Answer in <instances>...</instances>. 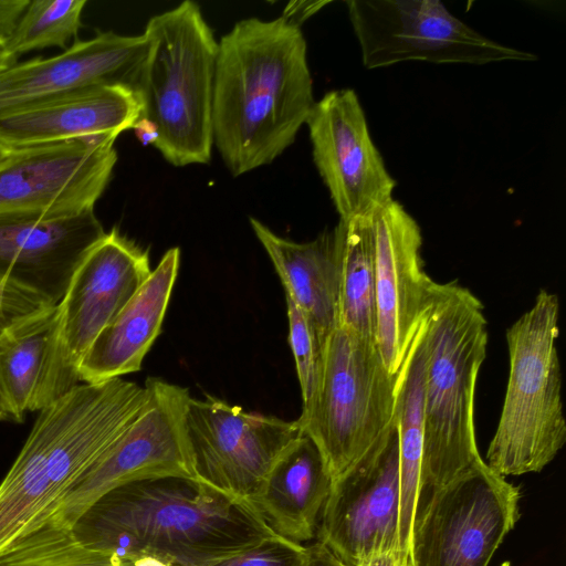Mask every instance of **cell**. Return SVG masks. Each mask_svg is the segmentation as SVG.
Here are the masks:
<instances>
[{
	"label": "cell",
	"instance_id": "cell-9",
	"mask_svg": "<svg viewBox=\"0 0 566 566\" xmlns=\"http://www.w3.org/2000/svg\"><path fill=\"white\" fill-rule=\"evenodd\" d=\"M150 273L148 252L115 228L87 252L56 304L41 409L80 384L84 356Z\"/></svg>",
	"mask_w": 566,
	"mask_h": 566
},
{
	"label": "cell",
	"instance_id": "cell-3",
	"mask_svg": "<svg viewBox=\"0 0 566 566\" xmlns=\"http://www.w3.org/2000/svg\"><path fill=\"white\" fill-rule=\"evenodd\" d=\"M146 386L78 384L41 410L0 482V549L43 518L140 415Z\"/></svg>",
	"mask_w": 566,
	"mask_h": 566
},
{
	"label": "cell",
	"instance_id": "cell-30",
	"mask_svg": "<svg viewBox=\"0 0 566 566\" xmlns=\"http://www.w3.org/2000/svg\"><path fill=\"white\" fill-rule=\"evenodd\" d=\"M50 305L35 295L0 281V308L13 315L29 314L42 306Z\"/></svg>",
	"mask_w": 566,
	"mask_h": 566
},
{
	"label": "cell",
	"instance_id": "cell-2",
	"mask_svg": "<svg viewBox=\"0 0 566 566\" xmlns=\"http://www.w3.org/2000/svg\"><path fill=\"white\" fill-rule=\"evenodd\" d=\"M85 546L213 566L279 536L249 502L181 478L144 480L98 499L72 528Z\"/></svg>",
	"mask_w": 566,
	"mask_h": 566
},
{
	"label": "cell",
	"instance_id": "cell-10",
	"mask_svg": "<svg viewBox=\"0 0 566 566\" xmlns=\"http://www.w3.org/2000/svg\"><path fill=\"white\" fill-rule=\"evenodd\" d=\"M520 489L485 461L418 502L411 566H489L520 518Z\"/></svg>",
	"mask_w": 566,
	"mask_h": 566
},
{
	"label": "cell",
	"instance_id": "cell-13",
	"mask_svg": "<svg viewBox=\"0 0 566 566\" xmlns=\"http://www.w3.org/2000/svg\"><path fill=\"white\" fill-rule=\"evenodd\" d=\"M186 432L197 481L245 502L301 433L296 420L248 412L210 395L190 397Z\"/></svg>",
	"mask_w": 566,
	"mask_h": 566
},
{
	"label": "cell",
	"instance_id": "cell-29",
	"mask_svg": "<svg viewBox=\"0 0 566 566\" xmlns=\"http://www.w3.org/2000/svg\"><path fill=\"white\" fill-rule=\"evenodd\" d=\"M213 566H312L310 546L275 536Z\"/></svg>",
	"mask_w": 566,
	"mask_h": 566
},
{
	"label": "cell",
	"instance_id": "cell-21",
	"mask_svg": "<svg viewBox=\"0 0 566 566\" xmlns=\"http://www.w3.org/2000/svg\"><path fill=\"white\" fill-rule=\"evenodd\" d=\"M331 485L317 447L301 432L248 502L276 535L303 544L316 536Z\"/></svg>",
	"mask_w": 566,
	"mask_h": 566
},
{
	"label": "cell",
	"instance_id": "cell-7",
	"mask_svg": "<svg viewBox=\"0 0 566 566\" xmlns=\"http://www.w3.org/2000/svg\"><path fill=\"white\" fill-rule=\"evenodd\" d=\"M398 376L386 368L376 339L342 326L328 336L317 392L296 422L317 447L332 482L396 424Z\"/></svg>",
	"mask_w": 566,
	"mask_h": 566
},
{
	"label": "cell",
	"instance_id": "cell-16",
	"mask_svg": "<svg viewBox=\"0 0 566 566\" xmlns=\"http://www.w3.org/2000/svg\"><path fill=\"white\" fill-rule=\"evenodd\" d=\"M313 159L339 219L369 218L392 200L395 180L369 135L356 93H326L305 123Z\"/></svg>",
	"mask_w": 566,
	"mask_h": 566
},
{
	"label": "cell",
	"instance_id": "cell-32",
	"mask_svg": "<svg viewBox=\"0 0 566 566\" xmlns=\"http://www.w3.org/2000/svg\"><path fill=\"white\" fill-rule=\"evenodd\" d=\"M328 1H301L291 2L284 10L283 18L300 25L305 19L317 12Z\"/></svg>",
	"mask_w": 566,
	"mask_h": 566
},
{
	"label": "cell",
	"instance_id": "cell-17",
	"mask_svg": "<svg viewBox=\"0 0 566 566\" xmlns=\"http://www.w3.org/2000/svg\"><path fill=\"white\" fill-rule=\"evenodd\" d=\"M147 50L144 33L108 31L75 41L57 55L17 62L0 72V114L95 85L135 91Z\"/></svg>",
	"mask_w": 566,
	"mask_h": 566
},
{
	"label": "cell",
	"instance_id": "cell-5",
	"mask_svg": "<svg viewBox=\"0 0 566 566\" xmlns=\"http://www.w3.org/2000/svg\"><path fill=\"white\" fill-rule=\"evenodd\" d=\"M483 311L457 281L439 283L427 326L418 502L484 462L474 427L475 387L488 346Z\"/></svg>",
	"mask_w": 566,
	"mask_h": 566
},
{
	"label": "cell",
	"instance_id": "cell-33",
	"mask_svg": "<svg viewBox=\"0 0 566 566\" xmlns=\"http://www.w3.org/2000/svg\"><path fill=\"white\" fill-rule=\"evenodd\" d=\"M310 548L312 553V566H348L317 542L311 545Z\"/></svg>",
	"mask_w": 566,
	"mask_h": 566
},
{
	"label": "cell",
	"instance_id": "cell-28",
	"mask_svg": "<svg viewBox=\"0 0 566 566\" xmlns=\"http://www.w3.org/2000/svg\"><path fill=\"white\" fill-rule=\"evenodd\" d=\"M289 343L302 394V411L306 410L317 392L324 363V347L316 331L300 311L286 298Z\"/></svg>",
	"mask_w": 566,
	"mask_h": 566
},
{
	"label": "cell",
	"instance_id": "cell-8",
	"mask_svg": "<svg viewBox=\"0 0 566 566\" xmlns=\"http://www.w3.org/2000/svg\"><path fill=\"white\" fill-rule=\"evenodd\" d=\"M145 386L149 399L140 415L63 499L30 527L48 524L72 530L98 499L128 483L161 478L197 481L186 432L188 389L155 377L147 378Z\"/></svg>",
	"mask_w": 566,
	"mask_h": 566
},
{
	"label": "cell",
	"instance_id": "cell-18",
	"mask_svg": "<svg viewBox=\"0 0 566 566\" xmlns=\"http://www.w3.org/2000/svg\"><path fill=\"white\" fill-rule=\"evenodd\" d=\"M104 234L94 210L46 220L0 217V281L56 305Z\"/></svg>",
	"mask_w": 566,
	"mask_h": 566
},
{
	"label": "cell",
	"instance_id": "cell-25",
	"mask_svg": "<svg viewBox=\"0 0 566 566\" xmlns=\"http://www.w3.org/2000/svg\"><path fill=\"white\" fill-rule=\"evenodd\" d=\"M339 325L376 339L375 259L370 217L339 219Z\"/></svg>",
	"mask_w": 566,
	"mask_h": 566
},
{
	"label": "cell",
	"instance_id": "cell-15",
	"mask_svg": "<svg viewBox=\"0 0 566 566\" xmlns=\"http://www.w3.org/2000/svg\"><path fill=\"white\" fill-rule=\"evenodd\" d=\"M376 296V344L398 374L412 338L434 302L439 283L423 269L417 221L396 200L370 217Z\"/></svg>",
	"mask_w": 566,
	"mask_h": 566
},
{
	"label": "cell",
	"instance_id": "cell-34",
	"mask_svg": "<svg viewBox=\"0 0 566 566\" xmlns=\"http://www.w3.org/2000/svg\"><path fill=\"white\" fill-rule=\"evenodd\" d=\"M407 559L397 552H385L371 556L358 566H402Z\"/></svg>",
	"mask_w": 566,
	"mask_h": 566
},
{
	"label": "cell",
	"instance_id": "cell-38",
	"mask_svg": "<svg viewBox=\"0 0 566 566\" xmlns=\"http://www.w3.org/2000/svg\"><path fill=\"white\" fill-rule=\"evenodd\" d=\"M402 566H411L410 565V562H409V558L407 560L403 562Z\"/></svg>",
	"mask_w": 566,
	"mask_h": 566
},
{
	"label": "cell",
	"instance_id": "cell-31",
	"mask_svg": "<svg viewBox=\"0 0 566 566\" xmlns=\"http://www.w3.org/2000/svg\"><path fill=\"white\" fill-rule=\"evenodd\" d=\"M29 0H0V40L7 42L12 35Z\"/></svg>",
	"mask_w": 566,
	"mask_h": 566
},
{
	"label": "cell",
	"instance_id": "cell-24",
	"mask_svg": "<svg viewBox=\"0 0 566 566\" xmlns=\"http://www.w3.org/2000/svg\"><path fill=\"white\" fill-rule=\"evenodd\" d=\"M56 322V305L13 319L0 333V382L15 421L41 410Z\"/></svg>",
	"mask_w": 566,
	"mask_h": 566
},
{
	"label": "cell",
	"instance_id": "cell-1",
	"mask_svg": "<svg viewBox=\"0 0 566 566\" xmlns=\"http://www.w3.org/2000/svg\"><path fill=\"white\" fill-rule=\"evenodd\" d=\"M218 44L213 145L238 177L293 144L316 101L300 25L283 17L248 18Z\"/></svg>",
	"mask_w": 566,
	"mask_h": 566
},
{
	"label": "cell",
	"instance_id": "cell-6",
	"mask_svg": "<svg viewBox=\"0 0 566 566\" xmlns=\"http://www.w3.org/2000/svg\"><path fill=\"white\" fill-rule=\"evenodd\" d=\"M558 314L557 295L541 290L506 331L509 380L485 461L501 476L541 472L566 442Z\"/></svg>",
	"mask_w": 566,
	"mask_h": 566
},
{
	"label": "cell",
	"instance_id": "cell-23",
	"mask_svg": "<svg viewBox=\"0 0 566 566\" xmlns=\"http://www.w3.org/2000/svg\"><path fill=\"white\" fill-rule=\"evenodd\" d=\"M428 315L420 323L398 376L396 422L399 437V552L407 558L417 507L423 442V382L428 355Z\"/></svg>",
	"mask_w": 566,
	"mask_h": 566
},
{
	"label": "cell",
	"instance_id": "cell-22",
	"mask_svg": "<svg viewBox=\"0 0 566 566\" xmlns=\"http://www.w3.org/2000/svg\"><path fill=\"white\" fill-rule=\"evenodd\" d=\"M251 228L263 245L291 300L321 342L339 325V244L335 228L298 243L282 238L255 218Z\"/></svg>",
	"mask_w": 566,
	"mask_h": 566
},
{
	"label": "cell",
	"instance_id": "cell-26",
	"mask_svg": "<svg viewBox=\"0 0 566 566\" xmlns=\"http://www.w3.org/2000/svg\"><path fill=\"white\" fill-rule=\"evenodd\" d=\"M0 566H177L149 555L127 556L82 544L72 530L38 524L0 549Z\"/></svg>",
	"mask_w": 566,
	"mask_h": 566
},
{
	"label": "cell",
	"instance_id": "cell-4",
	"mask_svg": "<svg viewBox=\"0 0 566 566\" xmlns=\"http://www.w3.org/2000/svg\"><path fill=\"white\" fill-rule=\"evenodd\" d=\"M144 35L148 50L135 87L142 112L133 129L176 167L208 164L218 41L192 1L151 17Z\"/></svg>",
	"mask_w": 566,
	"mask_h": 566
},
{
	"label": "cell",
	"instance_id": "cell-36",
	"mask_svg": "<svg viewBox=\"0 0 566 566\" xmlns=\"http://www.w3.org/2000/svg\"><path fill=\"white\" fill-rule=\"evenodd\" d=\"M13 419V412L0 382V420Z\"/></svg>",
	"mask_w": 566,
	"mask_h": 566
},
{
	"label": "cell",
	"instance_id": "cell-27",
	"mask_svg": "<svg viewBox=\"0 0 566 566\" xmlns=\"http://www.w3.org/2000/svg\"><path fill=\"white\" fill-rule=\"evenodd\" d=\"M85 0H33L7 41L18 57L33 50L63 48L82 27Z\"/></svg>",
	"mask_w": 566,
	"mask_h": 566
},
{
	"label": "cell",
	"instance_id": "cell-11",
	"mask_svg": "<svg viewBox=\"0 0 566 566\" xmlns=\"http://www.w3.org/2000/svg\"><path fill=\"white\" fill-rule=\"evenodd\" d=\"M346 4L367 69L415 60L469 64L536 60L530 52L478 33L440 1L350 0Z\"/></svg>",
	"mask_w": 566,
	"mask_h": 566
},
{
	"label": "cell",
	"instance_id": "cell-20",
	"mask_svg": "<svg viewBox=\"0 0 566 566\" xmlns=\"http://www.w3.org/2000/svg\"><path fill=\"white\" fill-rule=\"evenodd\" d=\"M180 264L169 249L134 296L97 336L78 368L80 382H101L140 370L161 332Z\"/></svg>",
	"mask_w": 566,
	"mask_h": 566
},
{
	"label": "cell",
	"instance_id": "cell-14",
	"mask_svg": "<svg viewBox=\"0 0 566 566\" xmlns=\"http://www.w3.org/2000/svg\"><path fill=\"white\" fill-rule=\"evenodd\" d=\"M399 502L396 422L382 441L332 482L316 542L348 566L385 552L400 554Z\"/></svg>",
	"mask_w": 566,
	"mask_h": 566
},
{
	"label": "cell",
	"instance_id": "cell-35",
	"mask_svg": "<svg viewBox=\"0 0 566 566\" xmlns=\"http://www.w3.org/2000/svg\"><path fill=\"white\" fill-rule=\"evenodd\" d=\"M17 63V56L9 50L7 42L0 40V72Z\"/></svg>",
	"mask_w": 566,
	"mask_h": 566
},
{
	"label": "cell",
	"instance_id": "cell-12",
	"mask_svg": "<svg viewBox=\"0 0 566 566\" xmlns=\"http://www.w3.org/2000/svg\"><path fill=\"white\" fill-rule=\"evenodd\" d=\"M116 138L9 150L0 161V217L46 220L94 210L117 161Z\"/></svg>",
	"mask_w": 566,
	"mask_h": 566
},
{
	"label": "cell",
	"instance_id": "cell-37",
	"mask_svg": "<svg viewBox=\"0 0 566 566\" xmlns=\"http://www.w3.org/2000/svg\"><path fill=\"white\" fill-rule=\"evenodd\" d=\"M9 150L0 146V161L7 156Z\"/></svg>",
	"mask_w": 566,
	"mask_h": 566
},
{
	"label": "cell",
	"instance_id": "cell-39",
	"mask_svg": "<svg viewBox=\"0 0 566 566\" xmlns=\"http://www.w3.org/2000/svg\"><path fill=\"white\" fill-rule=\"evenodd\" d=\"M500 566H510V563L509 562H504Z\"/></svg>",
	"mask_w": 566,
	"mask_h": 566
},
{
	"label": "cell",
	"instance_id": "cell-19",
	"mask_svg": "<svg viewBox=\"0 0 566 566\" xmlns=\"http://www.w3.org/2000/svg\"><path fill=\"white\" fill-rule=\"evenodd\" d=\"M136 92L124 85H95L0 114V146L7 150L80 138L114 136L139 119Z\"/></svg>",
	"mask_w": 566,
	"mask_h": 566
}]
</instances>
